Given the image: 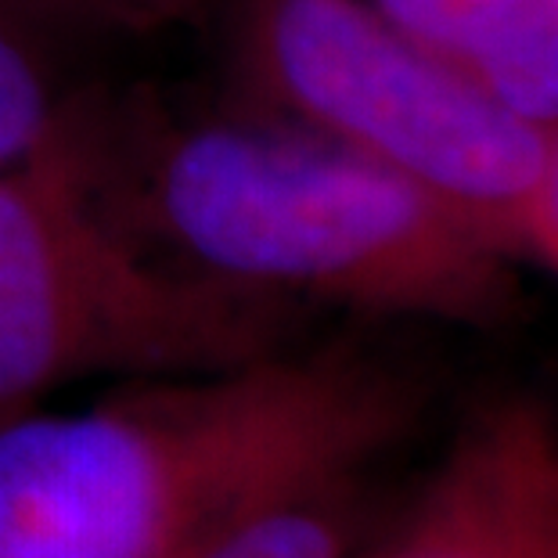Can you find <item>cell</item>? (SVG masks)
Wrapping results in <instances>:
<instances>
[{
    "label": "cell",
    "instance_id": "2",
    "mask_svg": "<svg viewBox=\"0 0 558 558\" xmlns=\"http://www.w3.org/2000/svg\"><path fill=\"white\" fill-rule=\"evenodd\" d=\"M418 386L353 342L120 383L83 408L0 418V558H173L289 483L367 472Z\"/></svg>",
    "mask_w": 558,
    "mask_h": 558
},
{
    "label": "cell",
    "instance_id": "4",
    "mask_svg": "<svg viewBox=\"0 0 558 558\" xmlns=\"http://www.w3.org/2000/svg\"><path fill=\"white\" fill-rule=\"evenodd\" d=\"M209 22L228 98L389 166L515 256L548 130L483 98L375 0H217Z\"/></svg>",
    "mask_w": 558,
    "mask_h": 558
},
{
    "label": "cell",
    "instance_id": "3",
    "mask_svg": "<svg viewBox=\"0 0 558 558\" xmlns=\"http://www.w3.org/2000/svg\"><path fill=\"white\" fill-rule=\"evenodd\" d=\"M300 311L156 253L109 206L65 120L0 166V418L87 383L220 372L292 347Z\"/></svg>",
    "mask_w": 558,
    "mask_h": 558
},
{
    "label": "cell",
    "instance_id": "1",
    "mask_svg": "<svg viewBox=\"0 0 558 558\" xmlns=\"http://www.w3.org/2000/svg\"><path fill=\"white\" fill-rule=\"evenodd\" d=\"M73 123L109 206L156 253L292 311L501 328L519 259L465 213L325 134L223 98L83 87Z\"/></svg>",
    "mask_w": 558,
    "mask_h": 558
},
{
    "label": "cell",
    "instance_id": "8",
    "mask_svg": "<svg viewBox=\"0 0 558 558\" xmlns=\"http://www.w3.org/2000/svg\"><path fill=\"white\" fill-rule=\"evenodd\" d=\"M69 47L19 0H0V166L37 148L87 87L69 69Z\"/></svg>",
    "mask_w": 558,
    "mask_h": 558
},
{
    "label": "cell",
    "instance_id": "9",
    "mask_svg": "<svg viewBox=\"0 0 558 558\" xmlns=\"http://www.w3.org/2000/svg\"><path fill=\"white\" fill-rule=\"evenodd\" d=\"M73 44L148 40L213 19L217 0H19Z\"/></svg>",
    "mask_w": 558,
    "mask_h": 558
},
{
    "label": "cell",
    "instance_id": "7",
    "mask_svg": "<svg viewBox=\"0 0 558 558\" xmlns=\"http://www.w3.org/2000/svg\"><path fill=\"white\" fill-rule=\"evenodd\" d=\"M364 472H331L289 483L187 544L173 558H361Z\"/></svg>",
    "mask_w": 558,
    "mask_h": 558
},
{
    "label": "cell",
    "instance_id": "10",
    "mask_svg": "<svg viewBox=\"0 0 558 558\" xmlns=\"http://www.w3.org/2000/svg\"><path fill=\"white\" fill-rule=\"evenodd\" d=\"M515 256L558 278V126L548 130L541 173L515 220Z\"/></svg>",
    "mask_w": 558,
    "mask_h": 558
},
{
    "label": "cell",
    "instance_id": "6",
    "mask_svg": "<svg viewBox=\"0 0 558 558\" xmlns=\"http://www.w3.org/2000/svg\"><path fill=\"white\" fill-rule=\"evenodd\" d=\"M483 98L558 126V0H375Z\"/></svg>",
    "mask_w": 558,
    "mask_h": 558
},
{
    "label": "cell",
    "instance_id": "5",
    "mask_svg": "<svg viewBox=\"0 0 558 558\" xmlns=\"http://www.w3.org/2000/svg\"><path fill=\"white\" fill-rule=\"evenodd\" d=\"M361 558H558V414L526 393L472 411Z\"/></svg>",
    "mask_w": 558,
    "mask_h": 558
}]
</instances>
